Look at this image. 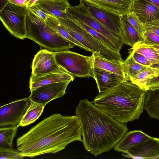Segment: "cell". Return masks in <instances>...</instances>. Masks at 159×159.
<instances>
[{"label": "cell", "mask_w": 159, "mask_h": 159, "mask_svg": "<svg viewBox=\"0 0 159 159\" xmlns=\"http://www.w3.org/2000/svg\"><path fill=\"white\" fill-rule=\"evenodd\" d=\"M85 10L108 30L123 38L120 16L96 7L84 0H78Z\"/></svg>", "instance_id": "cell-10"}, {"label": "cell", "mask_w": 159, "mask_h": 159, "mask_svg": "<svg viewBox=\"0 0 159 159\" xmlns=\"http://www.w3.org/2000/svg\"><path fill=\"white\" fill-rule=\"evenodd\" d=\"M82 142L77 116L55 114L39 122L16 140L17 150L24 157L33 158L55 153L75 141Z\"/></svg>", "instance_id": "cell-1"}, {"label": "cell", "mask_w": 159, "mask_h": 159, "mask_svg": "<svg viewBox=\"0 0 159 159\" xmlns=\"http://www.w3.org/2000/svg\"><path fill=\"white\" fill-rule=\"evenodd\" d=\"M159 72L156 67L145 66L140 71L130 77L129 80L142 89L149 90L151 80L157 77Z\"/></svg>", "instance_id": "cell-21"}, {"label": "cell", "mask_w": 159, "mask_h": 159, "mask_svg": "<svg viewBox=\"0 0 159 159\" xmlns=\"http://www.w3.org/2000/svg\"><path fill=\"white\" fill-rule=\"evenodd\" d=\"M67 14L68 18L71 19L76 23L83 27L94 37L102 42L111 49L119 52L114 45L108 38L88 26L80 20L73 17L68 12Z\"/></svg>", "instance_id": "cell-29"}, {"label": "cell", "mask_w": 159, "mask_h": 159, "mask_svg": "<svg viewBox=\"0 0 159 159\" xmlns=\"http://www.w3.org/2000/svg\"><path fill=\"white\" fill-rule=\"evenodd\" d=\"M39 0H27L28 2V6L29 8L33 5L36 4Z\"/></svg>", "instance_id": "cell-38"}, {"label": "cell", "mask_w": 159, "mask_h": 159, "mask_svg": "<svg viewBox=\"0 0 159 159\" xmlns=\"http://www.w3.org/2000/svg\"><path fill=\"white\" fill-rule=\"evenodd\" d=\"M152 137L141 130L127 132L114 146V150L126 154L132 149Z\"/></svg>", "instance_id": "cell-16"}, {"label": "cell", "mask_w": 159, "mask_h": 159, "mask_svg": "<svg viewBox=\"0 0 159 159\" xmlns=\"http://www.w3.org/2000/svg\"><path fill=\"white\" fill-rule=\"evenodd\" d=\"M24 157L18 150L11 147H0V159H21Z\"/></svg>", "instance_id": "cell-30"}, {"label": "cell", "mask_w": 159, "mask_h": 159, "mask_svg": "<svg viewBox=\"0 0 159 159\" xmlns=\"http://www.w3.org/2000/svg\"><path fill=\"white\" fill-rule=\"evenodd\" d=\"M66 0V1H68L69 0Z\"/></svg>", "instance_id": "cell-43"}, {"label": "cell", "mask_w": 159, "mask_h": 159, "mask_svg": "<svg viewBox=\"0 0 159 159\" xmlns=\"http://www.w3.org/2000/svg\"><path fill=\"white\" fill-rule=\"evenodd\" d=\"M75 78L73 76L63 70L38 77H34L31 75L29 86L30 91L40 86L51 83L72 81Z\"/></svg>", "instance_id": "cell-18"}, {"label": "cell", "mask_w": 159, "mask_h": 159, "mask_svg": "<svg viewBox=\"0 0 159 159\" xmlns=\"http://www.w3.org/2000/svg\"><path fill=\"white\" fill-rule=\"evenodd\" d=\"M8 2L7 0H0V10L4 7Z\"/></svg>", "instance_id": "cell-41"}, {"label": "cell", "mask_w": 159, "mask_h": 159, "mask_svg": "<svg viewBox=\"0 0 159 159\" xmlns=\"http://www.w3.org/2000/svg\"><path fill=\"white\" fill-rule=\"evenodd\" d=\"M144 56L153 65L152 67L159 66V56L153 48L143 44L137 43L129 50Z\"/></svg>", "instance_id": "cell-26"}, {"label": "cell", "mask_w": 159, "mask_h": 159, "mask_svg": "<svg viewBox=\"0 0 159 159\" xmlns=\"http://www.w3.org/2000/svg\"><path fill=\"white\" fill-rule=\"evenodd\" d=\"M129 51L132 53L134 59L138 63L146 66H153L152 63L143 55L134 52L130 50Z\"/></svg>", "instance_id": "cell-34"}, {"label": "cell", "mask_w": 159, "mask_h": 159, "mask_svg": "<svg viewBox=\"0 0 159 159\" xmlns=\"http://www.w3.org/2000/svg\"><path fill=\"white\" fill-rule=\"evenodd\" d=\"M29 97L13 101L0 107V127L18 126L29 107Z\"/></svg>", "instance_id": "cell-9"}, {"label": "cell", "mask_w": 159, "mask_h": 159, "mask_svg": "<svg viewBox=\"0 0 159 159\" xmlns=\"http://www.w3.org/2000/svg\"><path fill=\"white\" fill-rule=\"evenodd\" d=\"M18 127L9 126L0 128V147L10 148L16 136Z\"/></svg>", "instance_id": "cell-28"}, {"label": "cell", "mask_w": 159, "mask_h": 159, "mask_svg": "<svg viewBox=\"0 0 159 159\" xmlns=\"http://www.w3.org/2000/svg\"><path fill=\"white\" fill-rule=\"evenodd\" d=\"M145 30H149L159 36V20L144 24Z\"/></svg>", "instance_id": "cell-35"}, {"label": "cell", "mask_w": 159, "mask_h": 159, "mask_svg": "<svg viewBox=\"0 0 159 159\" xmlns=\"http://www.w3.org/2000/svg\"><path fill=\"white\" fill-rule=\"evenodd\" d=\"M67 12L73 17L77 19L88 26L108 38L120 52L124 44L123 38L107 30L94 19L79 3L70 6Z\"/></svg>", "instance_id": "cell-8"}, {"label": "cell", "mask_w": 159, "mask_h": 159, "mask_svg": "<svg viewBox=\"0 0 159 159\" xmlns=\"http://www.w3.org/2000/svg\"><path fill=\"white\" fill-rule=\"evenodd\" d=\"M31 68V76L34 77L63 70L56 62L54 52L45 49H41L34 55Z\"/></svg>", "instance_id": "cell-12"}, {"label": "cell", "mask_w": 159, "mask_h": 159, "mask_svg": "<svg viewBox=\"0 0 159 159\" xmlns=\"http://www.w3.org/2000/svg\"><path fill=\"white\" fill-rule=\"evenodd\" d=\"M126 16L129 22L141 34L143 38L145 31L144 24L140 20L135 13L132 11L129 13Z\"/></svg>", "instance_id": "cell-31"}, {"label": "cell", "mask_w": 159, "mask_h": 159, "mask_svg": "<svg viewBox=\"0 0 159 159\" xmlns=\"http://www.w3.org/2000/svg\"><path fill=\"white\" fill-rule=\"evenodd\" d=\"M144 45H145V44H144ZM146 45L147 46H148L149 47H150V48H153L154 50H155L157 52V54H158L159 56V45L156 44V45Z\"/></svg>", "instance_id": "cell-39"}, {"label": "cell", "mask_w": 159, "mask_h": 159, "mask_svg": "<svg viewBox=\"0 0 159 159\" xmlns=\"http://www.w3.org/2000/svg\"><path fill=\"white\" fill-rule=\"evenodd\" d=\"M27 38L52 52L68 50L75 46L59 34L30 11L26 20Z\"/></svg>", "instance_id": "cell-4"}, {"label": "cell", "mask_w": 159, "mask_h": 159, "mask_svg": "<svg viewBox=\"0 0 159 159\" xmlns=\"http://www.w3.org/2000/svg\"><path fill=\"white\" fill-rule=\"evenodd\" d=\"M120 18L124 43L132 47L142 39V37L129 22L126 15L120 16Z\"/></svg>", "instance_id": "cell-22"}, {"label": "cell", "mask_w": 159, "mask_h": 159, "mask_svg": "<svg viewBox=\"0 0 159 159\" xmlns=\"http://www.w3.org/2000/svg\"><path fill=\"white\" fill-rule=\"evenodd\" d=\"M45 106L31 101L18 127L26 126L34 122L43 113Z\"/></svg>", "instance_id": "cell-25"}, {"label": "cell", "mask_w": 159, "mask_h": 159, "mask_svg": "<svg viewBox=\"0 0 159 159\" xmlns=\"http://www.w3.org/2000/svg\"><path fill=\"white\" fill-rule=\"evenodd\" d=\"M70 82L54 83L40 86L32 90L29 97L32 101L45 106L52 100L64 95Z\"/></svg>", "instance_id": "cell-11"}, {"label": "cell", "mask_w": 159, "mask_h": 159, "mask_svg": "<svg viewBox=\"0 0 159 159\" xmlns=\"http://www.w3.org/2000/svg\"><path fill=\"white\" fill-rule=\"evenodd\" d=\"M8 2L18 6L28 7L27 0H7Z\"/></svg>", "instance_id": "cell-37"}, {"label": "cell", "mask_w": 159, "mask_h": 159, "mask_svg": "<svg viewBox=\"0 0 159 159\" xmlns=\"http://www.w3.org/2000/svg\"><path fill=\"white\" fill-rule=\"evenodd\" d=\"M75 114L80 123L84 147L95 156L114 148L128 131L125 124L117 121L87 98L80 100Z\"/></svg>", "instance_id": "cell-2"}, {"label": "cell", "mask_w": 159, "mask_h": 159, "mask_svg": "<svg viewBox=\"0 0 159 159\" xmlns=\"http://www.w3.org/2000/svg\"><path fill=\"white\" fill-rule=\"evenodd\" d=\"M138 43L148 45H159V36L151 31L145 30L142 39Z\"/></svg>", "instance_id": "cell-32"}, {"label": "cell", "mask_w": 159, "mask_h": 159, "mask_svg": "<svg viewBox=\"0 0 159 159\" xmlns=\"http://www.w3.org/2000/svg\"><path fill=\"white\" fill-rule=\"evenodd\" d=\"M56 18L70 35L92 53L95 52L109 60L123 61L120 52L110 48L71 19Z\"/></svg>", "instance_id": "cell-5"}, {"label": "cell", "mask_w": 159, "mask_h": 159, "mask_svg": "<svg viewBox=\"0 0 159 159\" xmlns=\"http://www.w3.org/2000/svg\"><path fill=\"white\" fill-rule=\"evenodd\" d=\"M61 0H39V1H61Z\"/></svg>", "instance_id": "cell-42"}, {"label": "cell", "mask_w": 159, "mask_h": 159, "mask_svg": "<svg viewBox=\"0 0 159 159\" xmlns=\"http://www.w3.org/2000/svg\"><path fill=\"white\" fill-rule=\"evenodd\" d=\"M93 71L99 93L108 90L127 80L124 76L98 67L93 66Z\"/></svg>", "instance_id": "cell-14"}, {"label": "cell", "mask_w": 159, "mask_h": 159, "mask_svg": "<svg viewBox=\"0 0 159 159\" xmlns=\"http://www.w3.org/2000/svg\"><path fill=\"white\" fill-rule=\"evenodd\" d=\"M147 92L126 80L99 93L93 102L117 121L126 124L139 118L144 109Z\"/></svg>", "instance_id": "cell-3"}, {"label": "cell", "mask_w": 159, "mask_h": 159, "mask_svg": "<svg viewBox=\"0 0 159 159\" xmlns=\"http://www.w3.org/2000/svg\"><path fill=\"white\" fill-rule=\"evenodd\" d=\"M46 23L60 36L70 42L74 45L84 49L86 51H89L88 48L76 40L62 27L56 17L50 15L47 18Z\"/></svg>", "instance_id": "cell-24"}, {"label": "cell", "mask_w": 159, "mask_h": 159, "mask_svg": "<svg viewBox=\"0 0 159 159\" xmlns=\"http://www.w3.org/2000/svg\"><path fill=\"white\" fill-rule=\"evenodd\" d=\"M144 109L151 118L159 120V88L147 91Z\"/></svg>", "instance_id": "cell-23"}, {"label": "cell", "mask_w": 159, "mask_h": 159, "mask_svg": "<svg viewBox=\"0 0 159 159\" xmlns=\"http://www.w3.org/2000/svg\"><path fill=\"white\" fill-rule=\"evenodd\" d=\"M129 55L123 62L125 78L127 81L146 66L136 62L134 59L131 52L129 51Z\"/></svg>", "instance_id": "cell-27"}, {"label": "cell", "mask_w": 159, "mask_h": 159, "mask_svg": "<svg viewBox=\"0 0 159 159\" xmlns=\"http://www.w3.org/2000/svg\"><path fill=\"white\" fill-rule=\"evenodd\" d=\"M53 52L57 64L75 78H94L93 55L84 56L68 50Z\"/></svg>", "instance_id": "cell-6"}, {"label": "cell", "mask_w": 159, "mask_h": 159, "mask_svg": "<svg viewBox=\"0 0 159 159\" xmlns=\"http://www.w3.org/2000/svg\"><path fill=\"white\" fill-rule=\"evenodd\" d=\"M29 9L32 13L45 22L51 15L48 13L37 4L33 5Z\"/></svg>", "instance_id": "cell-33"}, {"label": "cell", "mask_w": 159, "mask_h": 159, "mask_svg": "<svg viewBox=\"0 0 159 159\" xmlns=\"http://www.w3.org/2000/svg\"><path fill=\"white\" fill-rule=\"evenodd\" d=\"M156 67L159 72V66ZM159 88V74L157 77L152 79L150 83L149 90L155 89Z\"/></svg>", "instance_id": "cell-36"}, {"label": "cell", "mask_w": 159, "mask_h": 159, "mask_svg": "<svg viewBox=\"0 0 159 159\" xmlns=\"http://www.w3.org/2000/svg\"><path fill=\"white\" fill-rule=\"evenodd\" d=\"M98 8L120 16L131 11L134 0H84Z\"/></svg>", "instance_id": "cell-15"}, {"label": "cell", "mask_w": 159, "mask_h": 159, "mask_svg": "<svg viewBox=\"0 0 159 159\" xmlns=\"http://www.w3.org/2000/svg\"><path fill=\"white\" fill-rule=\"evenodd\" d=\"M92 55L93 58L94 67L125 77L123 67V61L109 60L95 52L92 53Z\"/></svg>", "instance_id": "cell-20"}, {"label": "cell", "mask_w": 159, "mask_h": 159, "mask_svg": "<svg viewBox=\"0 0 159 159\" xmlns=\"http://www.w3.org/2000/svg\"><path fill=\"white\" fill-rule=\"evenodd\" d=\"M36 4L48 14L56 17L68 18L67 10L70 5L67 1H39Z\"/></svg>", "instance_id": "cell-19"}, {"label": "cell", "mask_w": 159, "mask_h": 159, "mask_svg": "<svg viewBox=\"0 0 159 159\" xmlns=\"http://www.w3.org/2000/svg\"><path fill=\"white\" fill-rule=\"evenodd\" d=\"M131 11L143 24L159 20V9L145 0H134Z\"/></svg>", "instance_id": "cell-17"}, {"label": "cell", "mask_w": 159, "mask_h": 159, "mask_svg": "<svg viewBox=\"0 0 159 159\" xmlns=\"http://www.w3.org/2000/svg\"><path fill=\"white\" fill-rule=\"evenodd\" d=\"M0 11V20L9 32L18 39L27 38L26 20L29 8L8 2Z\"/></svg>", "instance_id": "cell-7"}, {"label": "cell", "mask_w": 159, "mask_h": 159, "mask_svg": "<svg viewBox=\"0 0 159 159\" xmlns=\"http://www.w3.org/2000/svg\"><path fill=\"white\" fill-rule=\"evenodd\" d=\"M124 156L133 159L159 158V139L152 137L137 146Z\"/></svg>", "instance_id": "cell-13"}, {"label": "cell", "mask_w": 159, "mask_h": 159, "mask_svg": "<svg viewBox=\"0 0 159 159\" xmlns=\"http://www.w3.org/2000/svg\"><path fill=\"white\" fill-rule=\"evenodd\" d=\"M156 6L159 9V0H145Z\"/></svg>", "instance_id": "cell-40"}]
</instances>
